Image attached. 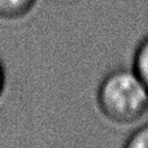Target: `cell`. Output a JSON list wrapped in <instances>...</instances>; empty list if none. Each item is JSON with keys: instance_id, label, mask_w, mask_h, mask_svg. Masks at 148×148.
Returning <instances> with one entry per match:
<instances>
[{"instance_id": "cell-1", "label": "cell", "mask_w": 148, "mask_h": 148, "mask_svg": "<svg viewBox=\"0 0 148 148\" xmlns=\"http://www.w3.org/2000/svg\"><path fill=\"white\" fill-rule=\"evenodd\" d=\"M96 104L107 120L120 125L134 123L148 113V87L133 66L116 68L100 81Z\"/></svg>"}, {"instance_id": "cell-2", "label": "cell", "mask_w": 148, "mask_h": 148, "mask_svg": "<svg viewBox=\"0 0 148 148\" xmlns=\"http://www.w3.org/2000/svg\"><path fill=\"white\" fill-rule=\"evenodd\" d=\"M36 0H0V18L16 20L26 16Z\"/></svg>"}, {"instance_id": "cell-3", "label": "cell", "mask_w": 148, "mask_h": 148, "mask_svg": "<svg viewBox=\"0 0 148 148\" xmlns=\"http://www.w3.org/2000/svg\"><path fill=\"white\" fill-rule=\"evenodd\" d=\"M133 69L148 87V34L136 46L133 57Z\"/></svg>"}, {"instance_id": "cell-4", "label": "cell", "mask_w": 148, "mask_h": 148, "mask_svg": "<svg viewBox=\"0 0 148 148\" xmlns=\"http://www.w3.org/2000/svg\"><path fill=\"white\" fill-rule=\"evenodd\" d=\"M125 148H148V122L133 130L123 142Z\"/></svg>"}, {"instance_id": "cell-5", "label": "cell", "mask_w": 148, "mask_h": 148, "mask_svg": "<svg viewBox=\"0 0 148 148\" xmlns=\"http://www.w3.org/2000/svg\"><path fill=\"white\" fill-rule=\"evenodd\" d=\"M4 86H5V70H4V66H3V62L0 61V96L3 94Z\"/></svg>"}]
</instances>
